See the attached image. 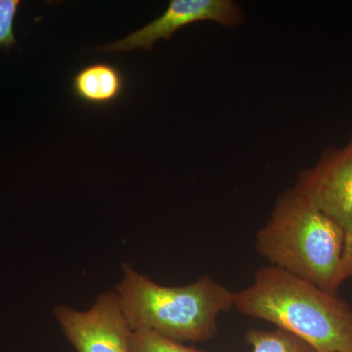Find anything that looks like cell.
Wrapping results in <instances>:
<instances>
[{
    "instance_id": "obj_1",
    "label": "cell",
    "mask_w": 352,
    "mask_h": 352,
    "mask_svg": "<svg viewBox=\"0 0 352 352\" xmlns=\"http://www.w3.org/2000/svg\"><path fill=\"white\" fill-rule=\"evenodd\" d=\"M234 308L300 338L317 352H352V307L302 278L267 265L235 292Z\"/></svg>"
},
{
    "instance_id": "obj_2",
    "label": "cell",
    "mask_w": 352,
    "mask_h": 352,
    "mask_svg": "<svg viewBox=\"0 0 352 352\" xmlns=\"http://www.w3.org/2000/svg\"><path fill=\"white\" fill-rule=\"evenodd\" d=\"M344 240L346 230L293 187L278 197L256 250L270 265L338 294Z\"/></svg>"
},
{
    "instance_id": "obj_3",
    "label": "cell",
    "mask_w": 352,
    "mask_h": 352,
    "mask_svg": "<svg viewBox=\"0 0 352 352\" xmlns=\"http://www.w3.org/2000/svg\"><path fill=\"white\" fill-rule=\"evenodd\" d=\"M122 270L115 292L132 331H152L182 342H207L217 335L219 315L234 307L235 293L208 275L168 287L131 264H122Z\"/></svg>"
},
{
    "instance_id": "obj_4",
    "label": "cell",
    "mask_w": 352,
    "mask_h": 352,
    "mask_svg": "<svg viewBox=\"0 0 352 352\" xmlns=\"http://www.w3.org/2000/svg\"><path fill=\"white\" fill-rule=\"evenodd\" d=\"M53 314L76 352H131L133 331L122 314L116 292L99 295L89 309L60 305Z\"/></svg>"
},
{
    "instance_id": "obj_5",
    "label": "cell",
    "mask_w": 352,
    "mask_h": 352,
    "mask_svg": "<svg viewBox=\"0 0 352 352\" xmlns=\"http://www.w3.org/2000/svg\"><path fill=\"white\" fill-rule=\"evenodd\" d=\"M294 188L347 230L352 224V138L324 152L314 168L300 171Z\"/></svg>"
},
{
    "instance_id": "obj_6",
    "label": "cell",
    "mask_w": 352,
    "mask_h": 352,
    "mask_svg": "<svg viewBox=\"0 0 352 352\" xmlns=\"http://www.w3.org/2000/svg\"><path fill=\"white\" fill-rule=\"evenodd\" d=\"M205 21L222 27H235L242 24L244 14L231 0H171L166 10L156 20L122 41L102 46L98 50L124 52L142 48L150 51L159 39L170 41L182 28Z\"/></svg>"
},
{
    "instance_id": "obj_7",
    "label": "cell",
    "mask_w": 352,
    "mask_h": 352,
    "mask_svg": "<svg viewBox=\"0 0 352 352\" xmlns=\"http://www.w3.org/2000/svg\"><path fill=\"white\" fill-rule=\"evenodd\" d=\"M124 88L122 72L109 63L87 65L72 80V89L76 98L89 105L113 103L122 94Z\"/></svg>"
},
{
    "instance_id": "obj_8",
    "label": "cell",
    "mask_w": 352,
    "mask_h": 352,
    "mask_svg": "<svg viewBox=\"0 0 352 352\" xmlns=\"http://www.w3.org/2000/svg\"><path fill=\"white\" fill-rule=\"evenodd\" d=\"M245 340L251 344L252 352H317L300 338L281 329L274 331L251 329L245 333Z\"/></svg>"
},
{
    "instance_id": "obj_9",
    "label": "cell",
    "mask_w": 352,
    "mask_h": 352,
    "mask_svg": "<svg viewBox=\"0 0 352 352\" xmlns=\"http://www.w3.org/2000/svg\"><path fill=\"white\" fill-rule=\"evenodd\" d=\"M131 352H208L182 342L164 337L152 331L139 330L132 332Z\"/></svg>"
},
{
    "instance_id": "obj_10",
    "label": "cell",
    "mask_w": 352,
    "mask_h": 352,
    "mask_svg": "<svg viewBox=\"0 0 352 352\" xmlns=\"http://www.w3.org/2000/svg\"><path fill=\"white\" fill-rule=\"evenodd\" d=\"M19 0H0V50L9 52L17 45L14 22L19 10Z\"/></svg>"
},
{
    "instance_id": "obj_11",
    "label": "cell",
    "mask_w": 352,
    "mask_h": 352,
    "mask_svg": "<svg viewBox=\"0 0 352 352\" xmlns=\"http://www.w3.org/2000/svg\"><path fill=\"white\" fill-rule=\"evenodd\" d=\"M342 278L352 280V224L346 231L344 254H342Z\"/></svg>"
}]
</instances>
